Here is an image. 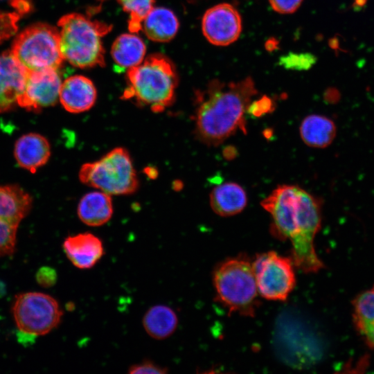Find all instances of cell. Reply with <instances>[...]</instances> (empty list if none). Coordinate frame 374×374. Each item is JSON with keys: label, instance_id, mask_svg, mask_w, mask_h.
Masks as SVG:
<instances>
[{"label": "cell", "instance_id": "cell-1", "mask_svg": "<svg viewBox=\"0 0 374 374\" xmlns=\"http://www.w3.org/2000/svg\"><path fill=\"white\" fill-rule=\"evenodd\" d=\"M260 205L271 216V235L280 240L290 241L295 267L306 274L323 268L314 243L321 225V201L296 185L283 184Z\"/></svg>", "mask_w": 374, "mask_h": 374}, {"label": "cell", "instance_id": "cell-2", "mask_svg": "<svg viewBox=\"0 0 374 374\" xmlns=\"http://www.w3.org/2000/svg\"><path fill=\"white\" fill-rule=\"evenodd\" d=\"M257 93L250 77L236 82L211 80L195 93V137L207 146H217L238 130L247 134L244 114Z\"/></svg>", "mask_w": 374, "mask_h": 374}, {"label": "cell", "instance_id": "cell-3", "mask_svg": "<svg viewBox=\"0 0 374 374\" xmlns=\"http://www.w3.org/2000/svg\"><path fill=\"white\" fill-rule=\"evenodd\" d=\"M128 86L123 98L133 99L154 113L163 112L175 98L177 76L165 56L153 54L139 65L127 70Z\"/></svg>", "mask_w": 374, "mask_h": 374}, {"label": "cell", "instance_id": "cell-4", "mask_svg": "<svg viewBox=\"0 0 374 374\" xmlns=\"http://www.w3.org/2000/svg\"><path fill=\"white\" fill-rule=\"evenodd\" d=\"M215 300L229 313L253 317L260 306L252 261L244 254L218 263L212 273Z\"/></svg>", "mask_w": 374, "mask_h": 374}, {"label": "cell", "instance_id": "cell-5", "mask_svg": "<svg viewBox=\"0 0 374 374\" xmlns=\"http://www.w3.org/2000/svg\"><path fill=\"white\" fill-rule=\"evenodd\" d=\"M57 25L60 48L64 60L79 68L105 65L101 39L112 30V26L78 13L64 15Z\"/></svg>", "mask_w": 374, "mask_h": 374}, {"label": "cell", "instance_id": "cell-6", "mask_svg": "<svg viewBox=\"0 0 374 374\" xmlns=\"http://www.w3.org/2000/svg\"><path fill=\"white\" fill-rule=\"evenodd\" d=\"M80 181L110 195H127L139 188V179L128 151L115 148L98 160L84 163Z\"/></svg>", "mask_w": 374, "mask_h": 374}, {"label": "cell", "instance_id": "cell-7", "mask_svg": "<svg viewBox=\"0 0 374 374\" xmlns=\"http://www.w3.org/2000/svg\"><path fill=\"white\" fill-rule=\"evenodd\" d=\"M11 52L28 71L58 69L64 60L58 30L44 23L31 25L20 33Z\"/></svg>", "mask_w": 374, "mask_h": 374}, {"label": "cell", "instance_id": "cell-8", "mask_svg": "<svg viewBox=\"0 0 374 374\" xmlns=\"http://www.w3.org/2000/svg\"><path fill=\"white\" fill-rule=\"evenodd\" d=\"M12 314L20 332L36 337L46 335L57 328L63 312L51 296L30 292L16 296Z\"/></svg>", "mask_w": 374, "mask_h": 374}, {"label": "cell", "instance_id": "cell-9", "mask_svg": "<svg viewBox=\"0 0 374 374\" xmlns=\"http://www.w3.org/2000/svg\"><path fill=\"white\" fill-rule=\"evenodd\" d=\"M252 264L260 296L285 301L296 285V267L291 257L269 251L258 254Z\"/></svg>", "mask_w": 374, "mask_h": 374}, {"label": "cell", "instance_id": "cell-10", "mask_svg": "<svg viewBox=\"0 0 374 374\" xmlns=\"http://www.w3.org/2000/svg\"><path fill=\"white\" fill-rule=\"evenodd\" d=\"M58 69L28 71L24 88L17 103L30 111L39 112L58 100L62 84Z\"/></svg>", "mask_w": 374, "mask_h": 374}, {"label": "cell", "instance_id": "cell-11", "mask_svg": "<svg viewBox=\"0 0 374 374\" xmlns=\"http://www.w3.org/2000/svg\"><path fill=\"white\" fill-rule=\"evenodd\" d=\"M204 37L212 44L228 46L235 42L242 31V19L231 4L220 3L208 9L202 18Z\"/></svg>", "mask_w": 374, "mask_h": 374}, {"label": "cell", "instance_id": "cell-12", "mask_svg": "<svg viewBox=\"0 0 374 374\" xmlns=\"http://www.w3.org/2000/svg\"><path fill=\"white\" fill-rule=\"evenodd\" d=\"M28 71L15 58L12 53L0 55V112L10 109L21 93Z\"/></svg>", "mask_w": 374, "mask_h": 374}, {"label": "cell", "instance_id": "cell-13", "mask_svg": "<svg viewBox=\"0 0 374 374\" xmlns=\"http://www.w3.org/2000/svg\"><path fill=\"white\" fill-rule=\"evenodd\" d=\"M96 98L97 91L92 81L80 75L70 76L62 82L59 96L63 107L73 114L89 110Z\"/></svg>", "mask_w": 374, "mask_h": 374}, {"label": "cell", "instance_id": "cell-14", "mask_svg": "<svg viewBox=\"0 0 374 374\" xmlns=\"http://www.w3.org/2000/svg\"><path fill=\"white\" fill-rule=\"evenodd\" d=\"M63 249L72 264L81 269L92 268L104 254L101 240L89 232L67 237Z\"/></svg>", "mask_w": 374, "mask_h": 374}, {"label": "cell", "instance_id": "cell-15", "mask_svg": "<svg viewBox=\"0 0 374 374\" xmlns=\"http://www.w3.org/2000/svg\"><path fill=\"white\" fill-rule=\"evenodd\" d=\"M14 154L18 165L32 173L44 166L51 155L48 141L37 133H28L15 143Z\"/></svg>", "mask_w": 374, "mask_h": 374}, {"label": "cell", "instance_id": "cell-16", "mask_svg": "<svg viewBox=\"0 0 374 374\" xmlns=\"http://www.w3.org/2000/svg\"><path fill=\"white\" fill-rule=\"evenodd\" d=\"M111 195L100 190L84 195L78 205L79 219L89 226H100L106 224L113 215Z\"/></svg>", "mask_w": 374, "mask_h": 374}, {"label": "cell", "instance_id": "cell-17", "mask_svg": "<svg viewBox=\"0 0 374 374\" xmlns=\"http://www.w3.org/2000/svg\"><path fill=\"white\" fill-rule=\"evenodd\" d=\"M247 203L245 190L239 184L228 182L215 186L210 193V205L217 215L233 216L242 212Z\"/></svg>", "mask_w": 374, "mask_h": 374}, {"label": "cell", "instance_id": "cell-18", "mask_svg": "<svg viewBox=\"0 0 374 374\" xmlns=\"http://www.w3.org/2000/svg\"><path fill=\"white\" fill-rule=\"evenodd\" d=\"M337 127L332 120L319 114L306 116L301 123L300 135L309 147L324 148L330 145L336 136Z\"/></svg>", "mask_w": 374, "mask_h": 374}, {"label": "cell", "instance_id": "cell-19", "mask_svg": "<svg viewBox=\"0 0 374 374\" xmlns=\"http://www.w3.org/2000/svg\"><path fill=\"white\" fill-rule=\"evenodd\" d=\"M179 21L170 10L158 7L152 8L142 23L146 36L154 42H166L177 34Z\"/></svg>", "mask_w": 374, "mask_h": 374}, {"label": "cell", "instance_id": "cell-20", "mask_svg": "<svg viewBox=\"0 0 374 374\" xmlns=\"http://www.w3.org/2000/svg\"><path fill=\"white\" fill-rule=\"evenodd\" d=\"M31 206V197L21 187L15 185L0 186V217L19 225Z\"/></svg>", "mask_w": 374, "mask_h": 374}, {"label": "cell", "instance_id": "cell-21", "mask_svg": "<svg viewBox=\"0 0 374 374\" xmlns=\"http://www.w3.org/2000/svg\"><path fill=\"white\" fill-rule=\"evenodd\" d=\"M178 325L175 312L164 305H157L149 308L143 318V326L151 337L161 340L172 335Z\"/></svg>", "mask_w": 374, "mask_h": 374}, {"label": "cell", "instance_id": "cell-22", "mask_svg": "<svg viewBox=\"0 0 374 374\" xmlns=\"http://www.w3.org/2000/svg\"><path fill=\"white\" fill-rule=\"evenodd\" d=\"M143 41L134 34H123L112 46L111 54L116 64L121 69H130L141 64L145 54Z\"/></svg>", "mask_w": 374, "mask_h": 374}, {"label": "cell", "instance_id": "cell-23", "mask_svg": "<svg viewBox=\"0 0 374 374\" xmlns=\"http://www.w3.org/2000/svg\"><path fill=\"white\" fill-rule=\"evenodd\" d=\"M353 305L356 329L359 332L364 328L374 326V286L357 296Z\"/></svg>", "mask_w": 374, "mask_h": 374}, {"label": "cell", "instance_id": "cell-24", "mask_svg": "<svg viewBox=\"0 0 374 374\" xmlns=\"http://www.w3.org/2000/svg\"><path fill=\"white\" fill-rule=\"evenodd\" d=\"M123 10L129 13L128 28L132 33L142 29V23L152 9L154 0H117Z\"/></svg>", "mask_w": 374, "mask_h": 374}, {"label": "cell", "instance_id": "cell-25", "mask_svg": "<svg viewBox=\"0 0 374 374\" xmlns=\"http://www.w3.org/2000/svg\"><path fill=\"white\" fill-rule=\"evenodd\" d=\"M317 57L311 53L290 52L281 56L278 64L287 70L305 71L316 64Z\"/></svg>", "mask_w": 374, "mask_h": 374}, {"label": "cell", "instance_id": "cell-26", "mask_svg": "<svg viewBox=\"0 0 374 374\" xmlns=\"http://www.w3.org/2000/svg\"><path fill=\"white\" fill-rule=\"evenodd\" d=\"M18 226L0 217V257L14 252Z\"/></svg>", "mask_w": 374, "mask_h": 374}, {"label": "cell", "instance_id": "cell-27", "mask_svg": "<svg viewBox=\"0 0 374 374\" xmlns=\"http://www.w3.org/2000/svg\"><path fill=\"white\" fill-rule=\"evenodd\" d=\"M19 18L17 12L0 10V44L16 33Z\"/></svg>", "mask_w": 374, "mask_h": 374}, {"label": "cell", "instance_id": "cell-28", "mask_svg": "<svg viewBox=\"0 0 374 374\" xmlns=\"http://www.w3.org/2000/svg\"><path fill=\"white\" fill-rule=\"evenodd\" d=\"M275 109L271 98L263 96L260 98L249 104L247 112L254 117H261L271 113Z\"/></svg>", "mask_w": 374, "mask_h": 374}, {"label": "cell", "instance_id": "cell-29", "mask_svg": "<svg viewBox=\"0 0 374 374\" xmlns=\"http://www.w3.org/2000/svg\"><path fill=\"white\" fill-rule=\"evenodd\" d=\"M128 373L130 374H164L168 373V368L150 360H143L132 365L129 368Z\"/></svg>", "mask_w": 374, "mask_h": 374}, {"label": "cell", "instance_id": "cell-30", "mask_svg": "<svg viewBox=\"0 0 374 374\" xmlns=\"http://www.w3.org/2000/svg\"><path fill=\"white\" fill-rule=\"evenodd\" d=\"M271 8L280 14L294 12L301 6L303 0H269Z\"/></svg>", "mask_w": 374, "mask_h": 374}, {"label": "cell", "instance_id": "cell-31", "mask_svg": "<svg viewBox=\"0 0 374 374\" xmlns=\"http://www.w3.org/2000/svg\"><path fill=\"white\" fill-rule=\"evenodd\" d=\"M36 280L38 284L42 287H51L55 285L57 280L56 271L51 267H43L37 271Z\"/></svg>", "mask_w": 374, "mask_h": 374}, {"label": "cell", "instance_id": "cell-32", "mask_svg": "<svg viewBox=\"0 0 374 374\" xmlns=\"http://www.w3.org/2000/svg\"><path fill=\"white\" fill-rule=\"evenodd\" d=\"M359 332L364 337L366 344L374 349V326L364 328Z\"/></svg>", "mask_w": 374, "mask_h": 374}, {"label": "cell", "instance_id": "cell-33", "mask_svg": "<svg viewBox=\"0 0 374 374\" xmlns=\"http://www.w3.org/2000/svg\"><path fill=\"white\" fill-rule=\"evenodd\" d=\"M324 98L328 102H336L339 98V91L335 88H329L326 91Z\"/></svg>", "mask_w": 374, "mask_h": 374}, {"label": "cell", "instance_id": "cell-34", "mask_svg": "<svg viewBox=\"0 0 374 374\" xmlns=\"http://www.w3.org/2000/svg\"><path fill=\"white\" fill-rule=\"evenodd\" d=\"M237 154L235 148L233 146H228L223 150V155L227 159H233Z\"/></svg>", "mask_w": 374, "mask_h": 374}, {"label": "cell", "instance_id": "cell-35", "mask_svg": "<svg viewBox=\"0 0 374 374\" xmlns=\"http://www.w3.org/2000/svg\"><path fill=\"white\" fill-rule=\"evenodd\" d=\"M368 0H354L352 4L355 11H360L366 6Z\"/></svg>", "mask_w": 374, "mask_h": 374}, {"label": "cell", "instance_id": "cell-36", "mask_svg": "<svg viewBox=\"0 0 374 374\" xmlns=\"http://www.w3.org/2000/svg\"><path fill=\"white\" fill-rule=\"evenodd\" d=\"M276 42H277L276 40H274V39H271V38L267 40L265 44L266 48L269 51H273L277 46Z\"/></svg>", "mask_w": 374, "mask_h": 374}, {"label": "cell", "instance_id": "cell-37", "mask_svg": "<svg viewBox=\"0 0 374 374\" xmlns=\"http://www.w3.org/2000/svg\"><path fill=\"white\" fill-rule=\"evenodd\" d=\"M330 45L331 48H334L336 51L337 49L341 50L339 47V40L337 39V37L332 38L330 40Z\"/></svg>", "mask_w": 374, "mask_h": 374}]
</instances>
